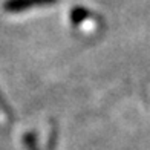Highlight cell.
<instances>
[{
	"label": "cell",
	"instance_id": "2",
	"mask_svg": "<svg viewBox=\"0 0 150 150\" xmlns=\"http://www.w3.org/2000/svg\"><path fill=\"white\" fill-rule=\"evenodd\" d=\"M69 17H71V22L74 25H80V23H83L84 20L91 18V12L86 8H83V6H75V8L71 9Z\"/></svg>",
	"mask_w": 150,
	"mask_h": 150
},
{
	"label": "cell",
	"instance_id": "1",
	"mask_svg": "<svg viewBox=\"0 0 150 150\" xmlns=\"http://www.w3.org/2000/svg\"><path fill=\"white\" fill-rule=\"evenodd\" d=\"M57 0H5L3 9L6 12H22L26 9L38 8V6H47Z\"/></svg>",
	"mask_w": 150,
	"mask_h": 150
},
{
	"label": "cell",
	"instance_id": "3",
	"mask_svg": "<svg viewBox=\"0 0 150 150\" xmlns=\"http://www.w3.org/2000/svg\"><path fill=\"white\" fill-rule=\"evenodd\" d=\"M0 110L5 113V117H8L9 120H12V109L9 107L8 101H6V98L3 97L2 92H0Z\"/></svg>",
	"mask_w": 150,
	"mask_h": 150
},
{
	"label": "cell",
	"instance_id": "4",
	"mask_svg": "<svg viewBox=\"0 0 150 150\" xmlns=\"http://www.w3.org/2000/svg\"><path fill=\"white\" fill-rule=\"evenodd\" d=\"M25 146L28 147V150H38L37 149V139L34 133H28L25 135Z\"/></svg>",
	"mask_w": 150,
	"mask_h": 150
}]
</instances>
